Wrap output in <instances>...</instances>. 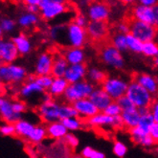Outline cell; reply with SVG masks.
I'll return each mask as SVG.
<instances>
[{
    "label": "cell",
    "mask_w": 158,
    "mask_h": 158,
    "mask_svg": "<svg viewBox=\"0 0 158 158\" xmlns=\"http://www.w3.org/2000/svg\"><path fill=\"white\" fill-rule=\"evenodd\" d=\"M154 41L158 44V28L156 29V34H155V38H154Z\"/></svg>",
    "instance_id": "obj_58"
},
{
    "label": "cell",
    "mask_w": 158,
    "mask_h": 158,
    "mask_svg": "<svg viewBox=\"0 0 158 158\" xmlns=\"http://www.w3.org/2000/svg\"><path fill=\"white\" fill-rule=\"evenodd\" d=\"M85 13L90 21L106 22L110 15V8L104 2H92L87 5Z\"/></svg>",
    "instance_id": "obj_8"
},
{
    "label": "cell",
    "mask_w": 158,
    "mask_h": 158,
    "mask_svg": "<svg viewBox=\"0 0 158 158\" xmlns=\"http://www.w3.org/2000/svg\"><path fill=\"white\" fill-rule=\"evenodd\" d=\"M73 22L75 23L76 25L80 26V27L86 29V27L88 26L90 20L88 19V17L86 16V15L81 13V14H78V15L75 16V18H74Z\"/></svg>",
    "instance_id": "obj_44"
},
{
    "label": "cell",
    "mask_w": 158,
    "mask_h": 158,
    "mask_svg": "<svg viewBox=\"0 0 158 158\" xmlns=\"http://www.w3.org/2000/svg\"><path fill=\"white\" fill-rule=\"evenodd\" d=\"M121 117L123 119L124 127L129 131V129H131L139 125L141 115L139 113L138 108H135L129 111H123L122 114H121Z\"/></svg>",
    "instance_id": "obj_24"
},
{
    "label": "cell",
    "mask_w": 158,
    "mask_h": 158,
    "mask_svg": "<svg viewBox=\"0 0 158 158\" xmlns=\"http://www.w3.org/2000/svg\"><path fill=\"white\" fill-rule=\"evenodd\" d=\"M154 124H155V122H154V120H153V117H152V115L150 112V113L141 116L138 126L140 127L147 134H151L152 127H153Z\"/></svg>",
    "instance_id": "obj_36"
},
{
    "label": "cell",
    "mask_w": 158,
    "mask_h": 158,
    "mask_svg": "<svg viewBox=\"0 0 158 158\" xmlns=\"http://www.w3.org/2000/svg\"><path fill=\"white\" fill-rule=\"evenodd\" d=\"M150 111L153 117L154 122L158 124V100H154V102L150 107Z\"/></svg>",
    "instance_id": "obj_49"
},
{
    "label": "cell",
    "mask_w": 158,
    "mask_h": 158,
    "mask_svg": "<svg viewBox=\"0 0 158 158\" xmlns=\"http://www.w3.org/2000/svg\"><path fill=\"white\" fill-rule=\"evenodd\" d=\"M116 33L122 34V35H127L131 33V25L129 21H121L119 22L115 27Z\"/></svg>",
    "instance_id": "obj_46"
},
{
    "label": "cell",
    "mask_w": 158,
    "mask_h": 158,
    "mask_svg": "<svg viewBox=\"0 0 158 158\" xmlns=\"http://www.w3.org/2000/svg\"><path fill=\"white\" fill-rule=\"evenodd\" d=\"M53 81H54V77L52 75H48V76H36L35 77L36 83H38L40 86H41L46 91H48V89L52 85Z\"/></svg>",
    "instance_id": "obj_40"
},
{
    "label": "cell",
    "mask_w": 158,
    "mask_h": 158,
    "mask_svg": "<svg viewBox=\"0 0 158 158\" xmlns=\"http://www.w3.org/2000/svg\"><path fill=\"white\" fill-rule=\"evenodd\" d=\"M46 131H47V136L55 140H63V138L68 133V131L63 126L61 121L48 124L46 126Z\"/></svg>",
    "instance_id": "obj_22"
},
{
    "label": "cell",
    "mask_w": 158,
    "mask_h": 158,
    "mask_svg": "<svg viewBox=\"0 0 158 158\" xmlns=\"http://www.w3.org/2000/svg\"><path fill=\"white\" fill-rule=\"evenodd\" d=\"M95 86L86 80L73 85H69L63 94V99L67 104H74L75 102L82 99H87L94 91Z\"/></svg>",
    "instance_id": "obj_2"
},
{
    "label": "cell",
    "mask_w": 158,
    "mask_h": 158,
    "mask_svg": "<svg viewBox=\"0 0 158 158\" xmlns=\"http://www.w3.org/2000/svg\"><path fill=\"white\" fill-rule=\"evenodd\" d=\"M40 0H26L25 4L26 5H35V6H40Z\"/></svg>",
    "instance_id": "obj_55"
},
{
    "label": "cell",
    "mask_w": 158,
    "mask_h": 158,
    "mask_svg": "<svg viewBox=\"0 0 158 158\" xmlns=\"http://www.w3.org/2000/svg\"><path fill=\"white\" fill-rule=\"evenodd\" d=\"M142 54L146 58H150L153 60L154 58L158 57V44L154 40L145 42L143 44Z\"/></svg>",
    "instance_id": "obj_34"
},
{
    "label": "cell",
    "mask_w": 158,
    "mask_h": 158,
    "mask_svg": "<svg viewBox=\"0 0 158 158\" xmlns=\"http://www.w3.org/2000/svg\"><path fill=\"white\" fill-rule=\"evenodd\" d=\"M26 12L27 13H31V14H35V15H38L39 13H40V6L26 5Z\"/></svg>",
    "instance_id": "obj_52"
},
{
    "label": "cell",
    "mask_w": 158,
    "mask_h": 158,
    "mask_svg": "<svg viewBox=\"0 0 158 158\" xmlns=\"http://www.w3.org/2000/svg\"><path fill=\"white\" fill-rule=\"evenodd\" d=\"M0 133L5 136H13L15 134V127L14 124L5 123L0 125Z\"/></svg>",
    "instance_id": "obj_45"
},
{
    "label": "cell",
    "mask_w": 158,
    "mask_h": 158,
    "mask_svg": "<svg viewBox=\"0 0 158 158\" xmlns=\"http://www.w3.org/2000/svg\"><path fill=\"white\" fill-rule=\"evenodd\" d=\"M116 102L118 103V105L120 106L121 109H122L123 111H129V110H133V109L137 108V107L133 105L132 102H131V100H129L127 96H124V97H122V98H120V99L117 100Z\"/></svg>",
    "instance_id": "obj_43"
},
{
    "label": "cell",
    "mask_w": 158,
    "mask_h": 158,
    "mask_svg": "<svg viewBox=\"0 0 158 158\" xmlns=\"http://www.w3.org/2000/svg\"><path fill=\"white\" fill-rule=\"evenodd\" d=\"M139 4L146 7H153L158 4V1H156V0H141Z\"/></svg>",
    "instance_id": "obj_53"
},
{
    "label": "cell",
    "mask_w": 158,
    "mask_h": 158,
    "mask_svg": "<svg viewBox=\"0 0 158 158\" xmlns=\"http://www.w3.org/2000/svg\"><path fill=\"white\" fill-rule=\"evenodd\" d=\"M69 67V63L63 57V55L57 54L54 56V63L51 75L54 78H63Z\"/></svg>",
    "instance_id": "obj_21"
},
{
    "label": "cell",
    "mask_w": 158,
    "mask_h": 158,
    "mask_svg": "<svg viewBox=\"0 0 158 158\" xmlns=\"http://www.w3.org/2000/svg\"><path fill=\"white\" fill-rule=\"evenodd\" d=\"M127 43L128 51H131L134 54H142L144 43L140 40L135 38L131 33L127 35Z\"/></svg>",
    "instance_id": "obj_33"
},
{
    "label": "cell",
    "mask_w": 158,
    "mask_h": 158,
    "mask_svg": "<svg viewBox=\"0 0 158 158\" xmlns=\"http://www.w3.org/2000/svg\"><path fill=\"white\" fill-rule=\"evenodd\" d=\"M103 112L110 117H116V116H120L122 114L123 110L121 109L120 106L118 105V103L116 101H113L110 105L107 106V107L103 111Z\"/></svg>",
    "instance_id": "obj_39"
},
{
    "label": "cell",
    "mask_w": 158,
    "mask_h": 158,
    "mask_svg": "<svg viewBox=\"0 0 158 158\" xmlns=\"http://www.w3.org/2000/svg\"><path fill=\"white\" fill-rule=\"evenodd\" d=\"M63 142L68 148H72V150L76 148L79 146V144H80L79 138L75 134H74L73 132H68L67 135L63 138Z\"/></svg>",
    "instance_id": "obj_42"
},
{
    "label": "cell",
    "mask_w": 158,
    "mask_h": 158,
    "mask_svg": "<svg viewBox=\"0 0 158 158\" xmlns=\"http://www.w3.org/2000/svg\"><path fill=\"white\" fill-rule=\"evenodd\" d=\"M16 22L13 20L12 18H2L0 20V27L3 33H11L15 30Z\"/></svg>",
    "instance_id": "obj_41"
},
{
    "label": "cell",
    "mask_w": 158,
    "mask_h": 158,
    "mask_svg": "<svg viewBox=\"0 0 158 158\" xmlns=\"http://www.w3.org/2000/svg\"><path fill=\"white\" fill-rule=\"evenodd\" d=\"M133 81L150 92L152 96L158 95V80L155 76L150 73H139L134 76Z\"/></svg>",
    "instance_id": "obj_16"
},
{
    "label": "cell",
    "mask_w": 158,
    "mask_h": 158,
    "mask_svg": "<svg viewBox=\"0 0 158 158\" xmlns=\"http://www.w3.org/2000/svg\"><path fill=\"white\" fill-rule=\"evenodd\" d=\"M47 137V131H46V127L38 125L35 126V129L33 131L30 138H29V142L33 144H40L44 139Z\"/></svg>",
    "instance_id": "obj_31"
},
{
    "label": "cell",
    "mask_w": 158,
    "mask_h": 158,
    "mask_svg": "<svg viewBox=\"0 0 158 158\" xmlns=\"http://www.w3.org/2000/svg\"><path fill=\"white\" fill-rule=\"evenodd\" d=\"M151 136L152 137V139L154 140L155 144H158V124L157 123H155L153 125V127H152Z\"/></svg>",
    "instance_id": "obj_51"
},
{
    "label": "cell",
    "mask_w": 158,
    "mask_h": 158,
    "mask_svg": "<svg viewBox=\"0 0 158 158\" xmlns=\"http://www.w3.org/2000/svg\"><path fill=\"white\" fill-rule=\"evenodd\" d=\"M13 102L7 98L0 97V117L3 121L9 124H15L18 121L22 120V115L15 113L13 106Z\"/></svg>",
    "instance_id": "obj_14"
},
{
    "label": "cell",
    "mask_w": 158,
    "mask_h": 158,
    "mask_svg": "<svg viewBox=\"0 0 158 158\" xmlns=\"http://www.w3.org/2000/svg\"><path fill=\"white\" fill-rule=\"evenodd\" d=\"M54 63V56L48 52L41 53L35 61V76H48L52 74Z\"/></svg>",
    "instance_id": "obj_12"
},
{
    "label": "cell",
    "mask_w": 158,
    "mask_h": 158,
    "mask_svg": "<svg viewBox=\"0 0 158 158\" xmlns=\"http://www.w3.org/2000/svg\"><path fill=\"white\" fill-rule=\"evenodd\" d=\"M89 99L92 103L95 105V106L99 109L100 112H103L107 107V106L113 102V100L110 98V96L103 88H102V86L95 87L94 91L92 92Z\"/></svg>",
    "instance_id": "obj_17"
},
{
    "label": "cell",
    "mask_w": 158,
    "mask_h": 158,
    "mask_svg": "<svg viewBox=\"0 0 158 158\" xmlns=\"http://www.w3.org/2000/svg\"><path fill=\"white\" fill-rule=\"evenodd\" d=\"M88 81H90L93 85H102L103 82L106 80L107 76L106 73L98 67H90L87 70V75H86Z\"/></svg>",
    "instance_id": "obj_28"
},
{
    "label": "cell",
    "mask_w": 158,
    "mask_h": 158,
    "mask_svg": "<svg viewBox=\"0 0 158 158\" xmlns=\"http://www.w3.org/2000/svg\"><path fill=\"white\" fill-rule=\"evenodd\" d=\"M135 144L141 146V147H144V148H151L155 144V142H154V140L150 134V135H147V136H145V137H143L141 139H139V140Z\"/></svg>",
    "instance_id": "obj_47"
},
{
    "label": "cell",
    "mask_w": 158,
    "mask_h": 158,
    "mask_svg": "<svg viewBox=\"0 0 158 158\" xmlns=\"http://www.w3.org/2000/svg\"><path fill=\"white\" fill-rule=\"evenodd\" d=\"M138 111H139V113H140V115H145V114H148V113H150L151 111H150V108L148 107H143V108H138Z\"/></svg>",
    "instance_id": "obj_56"
},
{
    "label": "cell",
    "mask_w": 158,
    "mask_h": 158,
    "mask_svg": "<svg viewBox=\"0 0 158 158\" xmlns=\"http://www.w3.org/2000/svg\"><path fill=\"white\" fill-rule=\"evenodd\" d=\"M85 124L95 128L102 127H113V117H110L104 112H99L95 116L85 120Z\"/></svg>",
    "instance_id": "obj_23"
},
{
    "label": "cell",
    "mask_w": 158,
    "mask_h": 158,
    "mask_svg": "<svg viewBox=\"0 0 158 158\" xmlns=\"http://www.w3.org/2000/svg\"><path fill=\"white\" fill-rule=\"evenodd\" d=\"M2 35H3V31H2V29H1V27H0V40H1Z\"/></svg>",
    "instance_id": "obj_59"
},
{
    "label": "cell",
    "mask_w": 158,
    "mask_h": 158,
    "mask_svg": "<svg viewBox=\"0 0 158 158\" xmlns=\"http://www.w3.org/2000/svg\"><path fill=\"white\" fill-rule=\"evenodd\" d=\"M113 128H123L124 127V123H123V119L120 116L113 117Z\"/></svg>",
    "instance_id": "obj_50"
},
{
    "label": "cell",
    "mask_w": 158,
    "mask_h": 158,
    "mask_svg": "<svg viewBox=\"0 0 158 158\" xmlns=\"http://www.w3.org/2000/svg\"><path fill=\"white\" fill-rule=\"evenodd\" d=\"M81 155L82 158H106V154L98 150H95L90 146H86L81 150Z\"/></svg>",
    "instance_id": "obj_37"
},
{
    "label": "cell",
    "mask_w": 158,
    "mask_h": 158,
    "mask_svg": "<svg viewBox=\"0 0 158 158\" xmlns=\"http://www.w3.org/2000/svg\"><path fill=\"white\" fill-rule=\"evenodd\" d=\"M87 67L85 63L83 64H76V65H69L64 79L67 81L69 85H73L81 81H85V78L87 75Z\"/></svg>",
    "instance_id": "obj_18"
},
{
    "label": "cell",
    "mask_w": 158,
    "mask_h": 158,
    "mask_svg": "<svg viewBox=\"0 0 158 158\" xmlns=\"http://www.w3.org/2000/svg\"><path fill=\"white\" fill-rule=\"evenodd\" d=\"M19 55H27L32 51V43L24 34H19L12 39Z\"/></svg>",
    "instance_id": "obj_27"
},
{
    "label": "cell",
    "mask_w": 158,
    "mask_h": 158,
    "mask_svg": "<svg viewBox=\"0 0 158 158\" xmlns=\"http://www.w3.org/2000/svg\"><path fill=\"white\" fill-rule=\"evenodd\" d=\"M152 64H153V66H154L155 68L158 69V57H156V58H154V59L152 60Z\"/></svg>",
    "instance_id": "obj_57"
},
{
    "label": "cell",
    "mask_w": 158,
    "mask_h": 158,
    "mask_svg": "<svg viewBox=\"0 0 158 158\" xmlns=\"http://www.w3.org/2000/svg\"><path fill=\"white\" fill-rule=\"evenodd\" d=\"M27 78V71L23 66L17 64L0 65V83H17Z\"/></svg>",
    "instance_id": "obj_5"
},
{
    "label": "cell",
    "mask_w": 158,
    "mask_h": 158,
    "mask_svg": "<svg viewBox=\"0 0 158 158\" xmlns=\"http://www.w3.org/2000/svg\"><path fill=\"white\" fill-rule=\"evenodd\" d=\"M128 81L127 80L122 77H107L106 80L102 85L103 88L110 98L113 101H117L120 98L126 96V93L128 87Z\"/></svg>",
    "instance_id": "obj_3"
},
{
    "label": "cell",
    "mask_w": 158,
    "mask_h": 158,
    "mask_svg": "<svg viewBox=\"0 0 158 158\" xmlns=\"http://www.w3.org/2000/svg\"><path fill=\"white\" fill-rule=\"evenodd\" d=\"M108 25L106 22L90 21L86 27V33L88 38L93 41H103L108 35Z\"/></svg>",
    "instance_id": "obj_11"
},
{
    "label": "cell",
    "mask_w": 158,
    "mask_h": 158,
    "mask_svg": "<svg viewBox=\"0 0 158 158\" xmlns=\"http://www.w3.org/2000/svg\"><path fill=\"white\" fill-rule=\"evenodd\" d=\"M60 106L57 102L52 100L47 103H41L38 107V112L41 120L46 124L58 122L60 120Z\"/></svg>",
    "instance_id": "obj_9"
},
{
    "label": "cell",
    "mask_w": 158,
    "mask_h": 158,
    "mask_svg": "<svg viewBox=\"0 0 158 158\" xmlns=\"http://www.w3.org/2000/svg\"><path fill=\"white\" fill-rule=\"evenodd\" d=\"M61 123L63 126L66 127L68 132H74L80 131L83 127V120L81 119L80 117H73V118H68L61 120Z\"/></svg>",
    "instance_id": "obj_32"
},
{
    "label": "cell",
    "mask_w": 158,
    "mask_h": 158,
    "mask_svg": "<svg viewBox=\"0 0 158 158\" xmlns=\"http://www.w3.org/2000/svg\"><path fill=\"white\" fill-rule=\"evenodd\" d=\"M110 41H111V45H112L113 47H115L118 51H120L122 54L128 51L127 43V35H126L115 33L112 36H111Z\"/></svg>",
    "instance_id": "obj_30"
},
{
    "label": "cell",
    "mask_w": 158,
    "mask_h": 158,
    "mask_svg": "<svg viewBox=\"0 0 158 158\" xmlns=\"http://www.w3.org/2000/svg\"><path fill=\"white\" fill-rule=\"evenodd\" d=\"M126 96L132 102L133 105L137 108H150L154 102V97L151 93L148 92L145 88H143L140 85H138L133 80L128 83Z\"/></svg>",
    "instance_id": "obj_1"
},
{
    "label": "cell",
    "mask_w": 158,
    "mask_h": 158,
    "mask_svg": "<svg viewBox=\"0 0 158 158\" xmlns=\"http://www.w3.org/2000/svg\"><path fill=\"white\" fill-rule=\"evenodd\" d=\"M100 59L106 66L116 70H120L125 66V59L123 54L111 44H106L101 48Z\"/></svg>",
    "instance_id": "obj_4"
},
{
    "label": "cell",
    "mask_w": 158,
    "mask_h": 158,
    "mask_svg": "<svg viewBox=\"0 0 158 158\" xmlns=\"http://www.w3.org/2000/svg\"><path fill=\"white\" fill-rule=\"evenodd\" d=\"M62 55L69 63V65L83 64L86 58L85 52L82 48H66Z\"/></svg>",
    "instance_id": "obj_19"
},
{
    "label": "cell",
    "mask_w": 158,
    "mask_h": 158,
    "mask_svg": "<svg viewBox=\"0 0 158 158\" xmlns=\"http://www.w3.org/2000/svg\"><path fill=\"white\" fill-rule=\"evenodd\" d=\"M68 85L69 83L64 78H54L52 85L47 92L53 98H59L60 96H63Z\"/></svg>",
    "instance_id": "obj_25"
},
{
    "label": "cell",
    "mask_w": 158,
    "mask_h": 158,
    "mask_svg": "<svg viewBox=\"0 0 158 158\" xmlns=\"http://www.w3.org/2000/svg\"><path fill=\"white\" fill-rule=\"evenodd\" d=\"M73 117H79L77 110L70 104H63L60 106V120H64Z\"/></svg>",
    "instance_id": "obj_35"
},
{
    "label": "cell",
    "mask_w": 158,
    "mask_h": 158,
    "mask_svg": "<svg viewBox=\"0 0 158 158\" xmlns=\"http://www.w3.org/2000/svg\"><path fill=\"white\" fill-rule=\"evenodd\" d=\"M40 16L44 20H52L65 13L67 6L61 0H40Z\"/></svg>",
    "instance_id": "obj_6"
},
{
    "label": "cell",
    "mask_w": 158,
    "mask_h": 158,
    "mask_svg": "<svg viewBox=\"0 0 158 158\" xmlns=\"http://www.w3.org/2000/svg\"><path fill=\"white\" fill-rule=\"evenodd\" d=\"M12 106H13V109L15 113L17 114H21L23 112H25L26 109H27V106L25 103L23 102H20V101H15L12 103Z\"/></svg>",
    "instance_id": "obj_48"
},
{
    "label": "cell",
    "mask_w": 158,
    "mask_h": 158,
    "mask_svg": "<svg viewBox=\"0 0 158 158\" xmlns=\"http://www.w3.org/2000/svg\"><path fill=\"white\" fill-rule=\"evenodd\" d=\"M40 22L39 15H35L31 13H23L17 18V24L21 28H29L35 26Z\"/></svg>",
    "instance_id": "obj_29"
},
{
    "label": "cell",
    "mask_w": 158,
    "mask_h": 158,
    "mask_svg": "<svg viewBox=\"0 0 158 158\" xmlns=\"http://www.w3.org/2000/svg\"><path fill=\"white\" fill-rule=\"evenodd\" d=\"M18 56L19 53L12 40H0V65L14 63Z\"/></svg>",
    "instance_id": "obj_10"
},
{
    "label": "cell",
    "mask_w": 158,
    "mask_h": 158,
    "mask_svg": "<svg viewBox=\"0 0 158 158\" xmlns=\"http://www.w3.org/2000/svg\"><path fill=\"white\" fill-rule=\"evenodd\" d=\"M72 106L77 110L78 116L82 120H87L100 112L99 109L90 101L89 98L79 100L72 104Z\"/></svg>",
    "instance_id": "obj_15"
},
{
    "label": "cell",
    "mask_w": 158,
    "mask_h": 158,
    "mask_svg": "<svg viewBox=\"0 0 158 158\" xmlns=\"http://www.w3.org/2000/svg\"><path fill=\"white\" fill-rule=\"evenodd\" d=\"M15 134L16 135L26 139V140H29V138H30L33 131L35 127V125L29 122V121L22 119V120L18 121L17 123L15 124Z\"/></svg>",
    "instance_id": "obj_26"
},
{
    "label": "cell",
    "mask_w": 158,
    "mask_h": 158,
    "mask_svg": "<svg viewBox=\"0 0 158 158\" xmlns=\"http://www.w3.org/2000/svg\"><path fill=\"white\" fill-rule=\"evenodd\" d=\"M131 16L132 19L134 20H138L154 26L155 18L153 7H146L141 4H136L135 6H133L131 10Z\"/></svg>",
    "instance_id": "obj_13"
},
{
    "label": "cell",
    "mask_w": 158,
    "mask_h": 158,
    "mask_svg": "<svg viewBox=\"0 0 158 158\" xmlns=\"http://www.w3.org/2000/svg\"><path fill=\"white\" fill-rule=\"evenodd\" d=\"M53 100V97L49 94L48 92L43 93L41 95V103H47V102H50Z\"/></svg>",
    "instance_id": "obj_54"
},
{
    "label": "cell",
    "mask_w": 158,
    "mask_h": 158,
    "mask_svg": "<svg viewBox=\"0 0 158 158\" xmlns=\"http://www.w3.org/2000/svg\"><path fill=\"white\" fill-rule=\"evenodd\" d=\"M112 152L114 155L118 158H124L127 153V147L122 141H115L112 146Z\"/></svg>",
    "instance_id": "obj_38"
},
{
    "label": "cell",
    "mask_w": 158,
    "mask_h": 158,
    "mask_svg": "<svg viewBox=\"0 0 158 158\" xmlns=\"http://www.w3.org/2000/svg\"><path fill=\"white\" fill-rule=\"evenodd\" d=\"M44 91L45 90L40 86L35 81H26L19 89V95L23 99H31L34 95H42Z\"/></svg>",
    "instance_id": "obj_20"
},
{
    "label": "cell",
    "mask_w": 158,
    "mask_h": 158,
    "mask_svg": "<svg viewBox=\"0 0 158 158\" xmlns=\"http://www.w3.org/2000/svg\"><path fill=\"white\" fill-rule=\"evenodd\" d=\"M129 25H131V34L140 40L143 43L154 40L157 29L156 27L134 19L129 20Z\"/></svg>",
    "instance_id": "obj_7"
}]
</instances>
